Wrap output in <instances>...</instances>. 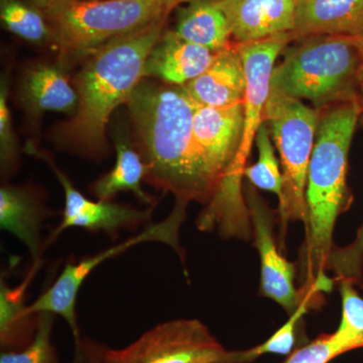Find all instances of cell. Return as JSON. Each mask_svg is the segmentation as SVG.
<instances>
[{"label":"cell","mask_w":363,"mask_h":363,"mask_svg":"<svg viewBox=\"0 0 363 363\" xmlns=\"http://www.w3.org/2000/svg\"><path fill=\"white\" fill-rule=\"evenodd\" d=\"M147 173L176 199L209 206L218 185L193 133L195 102L182 86L140 81L128 101Z\"/></svg>","instance_id":"cell-1"},{"label":"cell","mask_w":363,"mask_h":363,"mask_svg":"<svg viewBox=\"0 0 363 363\" xmlns=\"http://www.w3.org/2000/svg\"><path fill=\"white\" fill-rule=\"evenodd\" d=\"M167 20L111 40L88 56L75 80L77 111L60 128L64 145L88 156L102 155L109 117L128 104L143 80L145 61L166 30Z\"/></svg>","instance_id":"cell-2"},{"label":"cell","mask_w":363,"mask_h":363,"mask_svg":"<svg viewBox=\"0 0 363 363\" xmlns=\"http://www.w3.org/2000/svg\"><path fill=\"white\" fill-rule=\"evenodd\" d=\"M320 111L306 187L308 218L302 259L305 288H312L324 278L327 259L334 247L336 221L352 204L347 186L348 155L363 112V100L332 105Z\"/></svg>","instance_id":"cell-3"},{"label":"cell","mask_w":363,"mask_h":363,"mask_svg":"<svg viewBox=\"0 0 363 363\" xmlns=\"http://www.w3.org/2000/svg\"><path fill=\"white\" fill-rule=\"evenodd\" d=\"M286 45L274 66L272 87L318 111L363 100V56L355 38L313 35Z\"/></svg>","instance_id":"cell-4"},{"label":"cell","mask_w":363,"mask_h":363,"mask_svg":"<svg viewBox=\"0 0 363 363\" xmlns=\"http://www.w3.org/2000/svg\"><path fill=\"white\" fill-rule=\"evenodd\" d=\"M177 0H69L44 13L62 52L88 57L102 45L168 18Z\"/></svg>","instance_id":"cell-5"},{"label":"cell","mask_w":363,"mask_h":363,"mask_svg":"<svg viewBox=\"0 0 363 363\" xmlns=\"http://www.w3.org/2000/svg\"><path fill=\"white\" fill-rule=\"evenodd\" d=\"M321 111L271 87L264 121L281 157L283 197L279 212L283 226L290 221L307 223L308 169Z\"/></svg>","instance_id":"cell-6"},{"label":"cell","mask_w":363,"mask_h":363,"mask_svg":"<svg viewBox=\"0 0 363 363\" xmlns=\"http://www.w3.org/2000/svg\"><path fill=\"white\" fill-rule=\"evenodd\" d=\"M187 205V202L176 199L174 209L164 220L157 223H150L142 233L131 236L123 242L111 245L96 255L83 257L77 262L72 260L67 262L56 281L35 302L26 306V312L30 315L49 312L56 316H61L68 324L74 340L80 338L82 335L79 328L76 306L79 291L91 272L105 260L117 257L140 243L150 241L169 245L181 257H183V250H181L179 242V233L185 220Z\"/></svg>","instance_id":"cell-7"},{"label":"cell","mask_w":363,"mask_h":363,"mask_svg":"<svg viewBox=\"0 0 363 363\" xmlns=\"http://www.w3.org/2000/svg\"><path fill=\"white\" fill-rule=\"evenodd\" d=\"M104 363H238V351H228L196 319L164 322L121 350L105 346Z\"/></svg>","instance_id":"cell-8"},{"label":"cell","mask_w":363,"mask_h":363,"mask_svg":"<svg viewBox=\"0 0 363 363\" xmlns=\"http://www.w3.org/2000/svg\"><path fill=\"white\" fill-rule=\"evenodd\" d=\"M26 152L49 164L65 194L62 220L50 234L45 245H51L64 231L73 227L85 229L91 233H104L108 236H116L121 230L136 231L140 226L152 220L155 206L140 210L111 201H92L74 187L51 157L38 150L33 143H28Z\"/></svg>","instance_id":"cell-9"},{"label":"cell","mask_w":363,"mask_h":363,"mask_svg":"<svg viewBox=\"0 0 363 363\" xmlns=\"http://www.w3.org/2000/svg\"><path fill=\"white\" fill-rule=\"evenodd\" d=\"M247 204L260 257V292L291 315L302 303L307 290L296 288L295 264L279 252L272 233L271 210L252 187L247 191Z\"/></svg>","instance_id":"cell-10"},{"label":"cell","mask_w":363,"mask_h":363,"mask_svg":"<svg viewBox=\"0 0 363 363\" xmlns=\"http://www.w3.org/2000/svg\"><path fill=\"white\" fill-rule=\"evenodd\" d=\"M238 44L257 42L295 28V0H219Z\"/></svg>","instance_id":"cell-11"},{"label":"cell","mask_w":363,"mask_h":363,"mask_svg":"<svg viewBox=\"0 0 363 363\" xmlns=\"http://www.w3.org/2000/svg\"><path fill=\"white\" fill-rule=\"evenodd\" d=\"M182 87L201 106L227 107L243 102L247 77L235 43L215 52L211 65Z\"/></svg>","instance_id":"cell-12"},{"label":"cell","mask_w":363,"mask_h":363,"mask_svg":"<svg viewBox=\"0 0 363 363\" xmlns=\"http://www.w3.org/2000/svg\"><path fill=\"white\" fill-rule=\"evenodd\" d=\"M214 55L202 45L181 39L174 30H164L147 56L143 79H157L168 85H186L211 65Z\"/></svg>","instance_id":"cell-13"},{"label":"cell","mask_w":363,"mask_h":363,"mask_svg":"<svg viewBox=\"0 0 363 363\" xmlns=\"http://www.w3.org/2000/svg\"><path fill=\"white\" fill-rule=\"evenodd\" d=\"M293 40L313 35H363V0H295Z\"/></svg>","instance_id":"cell-14"},{"label":"cell","mask_w":363,"mask_h":363,"mask_svg":"<svg viewBox=\"0 0 363 363\" xmlns=\"http://www.w3.org/2000/svg\"><path fill=\"white\" fill-rule=\"evenodd\" d=\"M52 215L28 188L4 185L0 189V228L13 234L30 252L33 264L42 266L45 242L40 230Z\"/></svg>","instance_id":"cell-15"},{"label":"cell","mask_w":363,"mask_h":363,"mask_svg":"<svg viewBox=\"0 0 363 363\" xmlns=\"http://www.w3.org/2000/svg\"><path fill=\"white\" fill-rule=\"evenodd\" d=\"M174 33L181 39L213 52L233 43L230 23L219 0H194L180 9Z\"/></svg>","instance_id":"cell-16"},{"label":"cell","mask_w":363,"mask_h":363,"mask_svg":"<svg viewBox=\"0 0 363 363\" xmlns=\"http://www.w3.org/2000/svg\"><path fill=\"white\" fill-rule=\"evenodd\" d=\"M33 264L20 285L11 288L6 276L0 281V345L2 350H21L26 347L38 328L39 314L28 315L26 312L25 296L33 277L40 269Z\"/></svg>","instance_id":"cell-17"},{"label":"cell","mask_w":363,"mask_h":363,"mask_svg":"<svg viewBox=\"0 0 363 363\" xmlns=\"http://www.w3.org/2000/svg\"><path fill=\"white\" fill-rule=\"evenodd\" d=\"M21 99L33 112L75 113L78 95L65 74L54 65L40 64L26 72L21 86Z\"/></svg>","instance_id":"cell-18"},{"label":"cell","mask_w":363,"mask_h":363,"mask_svg":"<svg viewBox=\"0 0 363 363\" xmlns=\"http://www.w3.org/2000/svg\"><path fill=\"white\" fill-rule=\"evenodd\" d=\"M116 164L93 184V193L100 201H111L118 193L130 191L143 204L155 206L154 200L142 187L147 169L140 152L125 138L116 140Z\"/></svg>","instance_id":"cell-19"},{"label":"cell","mask_w":363,"mask_h":363,"mask_svg":"<svg viewBox=\"0 0 363 363\" xmlns=\"http://www.w3.org/2000/svg\"><path fill=\"white\" fill-rule=\"evenodd\" d=\"M329 286H332V281H329L328 278H324L318 279L313 288L306 289L307 291L302 303L297 310L290 315L288 321L264 343L248 350L238 351V363H250L262 355L269 354V353L289 357L295 350L296 342H297L298 322L307 313L310 303L315 295L321 291L328 290Z\"/></svg>","instance_id":"cell-20"},{"label":"cell","mask_w":363,"mask_h":363,"mask_svg":"<svg viewBox=\"0 0 363 363\" xmlns=\"http://www.w3.org/2000/svg\"><path fill=\"white\" fill-rule=\"evenodd\" d=\"M255 142L259 150V159L252 166L245 169L243 176L247 177L255 187L278 196L279 201L283 197V173L274 154L271 133L266 123L259 126Z\"/></svg>","instance_id":"cell-21"},{"label":"cell","mask_w":363,"mask_h":363,"mask_svg":"<svg viewBox=\"0 0 363 363\" xmlns=\"http://www.w3.org/2000/svg\"><path fill=\"white\" fill-rule=\"evenodd\" d=\"M0 16L7 30L21 39L37 44L52 39L47 18L21 0H0Z\"/></svg>","instance_id":"cell-22"},{"label":"cell","mask_w":363,"mask_h":363,"mask_svg":"<svg viewBox=\"0 0 363 363\" xmlns=\"http://www.w3.org/2000/svg\"><path fill=\"white\" fill-rule=\"evenodd\" d=\"M342 313L337 330L332 333L342 347L344 353L357 350V343L363 336V298L350 279L339 281Z\"/></svg>","instance_id":"cell-23"},{"label":"cell","mask_w":363,"mask_h":363,"mask_svg":"<svg viewBox=\"0 0 363 363\" xmlns=\"http://www.w3.org/2000/svg\"><path fill=\"white\" fill-rule=\"evenodd\" d=\"M56 315L39 313L38 328L32 342L21 350H2L0 363H59L52 334Z\"/></svg>","instance_id":"cell-24"},{"label":"cell","mask_w":363,"mask_h":363,"mask_svg":"<svg viewBox=\"0 0 363 363\" xmlns=\"http://www.w3.org/2000/svg\"><path fill=\"white\" fill-rule=\"evenodd\" d=\"M326 269H330L338 281L350 279L354 285L363 286V223L350 245L332 248Z\"/></svg>","instance_id":"cell-25"},{"label":"cell","mask_w":363,"mask_h":363,"mask_svg":"<svg viewBox=\"0 0 363 363\" xmlns=\"http://www.w3.org/2000/svg\"><path fill=\"white\" fill-rule=\"evenodd\" d=\"M341 354L342 347L332 334H327L294 350L284 363H329Z\"/></svg>","instance_id":"cell-26"},{"label":"cell","mask_w":363,"mask_h":363,"mask_svg":"<svg viewBox=\"0 0 363 363\" xmlns=\"http://www.w3.org/2000/svg\"><path fill=\"white\" fill-rule=\"evenodd\" d=\"M0 152H1L2 171H11L16 160V140L13 123L7 106V85L2 82L0 90Z\"/></svg>","instance_id":"cell-27"},{"label":"cell","mask_w":363,"mask_h":363,"mask_svg":"<svg viewBox=\"0 0 363 363\" xmlns=\"http://www.w3.org/2000/svg\"><path fill=\"white\" fill-rule=\"evenodd\" d=\"M104 344L81 336L75 340V350L71 363H104Z\"/></svg>","instance_id":"cell-28"},{"label":"cell","mask_w":363,"mask_h":363,"mask_svg":"<svg viewBox=\"0 0 363 363\" xmlns=\"http://www.w3.org/2000/svg\"><path fill=\"white\" fill-rule=\"evenodd\" d=\"M30 1L44 13L51 11V9H56V7L63 6L69 0H30Z\"/></svg>","instance_id":"cell-29"},{"label":"cell","mask_w":363,"mask_h":363,"mask_svg":"<svg viewBox=\"0 0 363 363\" xmlns=\"http://www.w3.org/2000/svg\"><path fill=\"white\" fill-rule=\"evenodd\" d=\"M358 47H359L360 52H362L363 56V35L362 37L355 38Z\"/></svg>","instance_id":"cell-30"},{"label":"cell","mask_w":363,"mask_h":363,"mask_svg":"<svg viewBox=\"0 0 363 363\" xmlns=\"http://www.w3.org/2000/svg\"><path fill=\"white\" fill-rule=\"evenodd\" d=\"M359 348H363V336L357 343V350H359Z\"/></svg>","instance_id":"cell-31"},{"label":"cell","mask_w":363,"mask_h":363,"mask_svg":"<svg viewBox=\"0 0 363 363\" xmlns=\"http://www.w3.org/2000/svg\"><path fill=\"white\" fill-rule=\"evenodd\" d=\"M177 1H178L179 4H184V2H187V4H189V2L194 1V0H177Z\"/></svg>","instance_id":"cell-32"},{"label":"cell","mask_w":363,"mask_h":363,"mask_svg":"<svg viewBox=\"0 0 363 363\" xmlns=\"http://www.w3.org/2000/svg\"><path fill=\"white\" fill-rule=\"evenodd\" d=\"M359 123H363V112H362V117H360V121H359Z\"/></svg>","instance_id":"cell-33"}]
</instances>
